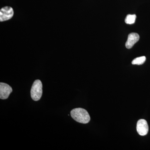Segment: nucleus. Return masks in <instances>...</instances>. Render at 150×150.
I'll return each mask as SVG.
<instances>
[{
  "label": "nucleus",
  "mask_w": 150,
  "mask_h": 150,
  "mask_svg": "<svg viewBox=\"0 0 150 150\" xmlns=\"http://www.w3.org/2000/svg\"><path fill=\"white\" fill-rule=\"evenodd\" d=\"M137 130L138 134L142 136H145L149 131L147 122L144 119H140L137 123Z\"/></svg>",
  "instance_id": "nucleus-5"
},
{
  "label": "nucleus",
  "mask_w": 150,
  "mask_h": 150,
  "mask_svg": "<svg viewBox=\"0 0 150 150\" xmlns=\"http://www.w3.org/2000/svg\"><path fill=\"white\" fill-rule=\"evenodd\" d=\"M136 18L137 16L136 15H128L125 18V23L128 24H134L136 21Z\"/></svg>",
  "instance_id": "nucleus-7"
},
{
  "label": "nucleus",
  "mask_w": 150,
  "mask_h": 150,
  "mask_svg": "<svg viewBox=\"0 0 150 150\" xmlns=\"http://www.w3.org/2000/svg\"><path fill=\"white\" fill-rule=\"evenodd\" d=\"M146 60L145 56H141L136 58L132 62V64L133 65H140L143 64Z\"/></svg>",
  "instance_id": "nucleus-8"
},
{
  "label": "nucleus",
  "mask_w": 150,
  "mask_h": 150,
  "mask_svg": "<svg viewBox=\"0 0 150 150\" xmlns=\"http://www.w3.org/2000/svg\"><path fill=\"white\" fill-rule=\"evenodd\" d=\"M14 11L12 8L9 6L3 7L0 10V21H6L13 16Z\"/></svg>",
  "instance_id": "nucleus-3"
},
{
  "label": "nucleus",
  "mask_w": 150,
  "mask_h": 150,
  "mask_svg": "<svg viewBox=\"0 0 150 150\" xmlns=\"http://www.w3.org/2000/svg\"><path fill=\"white\" fill-rule=\"evenodd\" d=\"M13 91L12 88L7 84L1 82L0 83V98L6 99Z\"/></svg>",
  "instance_id": "nucleus-4"
},
{
  "label": "nucleus",
  "mask_w": 150,
  "mask_h": 150,
  "mask_svg": "<svg viewBox=\"0 0 150 150\" xmlns=\"http://www.w3.org/2000/svg\"><path fill=\"white\" fill-rule=\"evenodd\" d=\"M72 118L79 123L86 124L91 120L90 116L86 110L82 108H76L71 111Z\"/></svg>",
  "instance_id": "nucleus-1"
},
{
  "label": "nucleus",
  "mask_w": 150,
  "mask_h": 150,
  "mask_svg": "<svg viewBox=\"0 0 150 150\" xmlns=\"http://www.w3.org/2000/svg\"><path fill=\"white\" fill-rule=\"evenodd\" d=\"M139 35L138 33H132L129 34L126 43V48L128 49L132 48L134 44L139 41Z\"/></svg>",
  "instance_id": "nucleus-6"
},
{
  "label": "nucleus",
  "mask_w": 150,
  "mask_h": 150,
  "mask_svg": "<svg viewBox=\"0 0 150 150\" xmlns=\"http://www.w3.org/2000/svg\"><path fill=\"white\" fill-rule=\"evenodd\" d=\"M42 87V82L39 80H36L33 84L30 95L31 98L34 101H38L41 98L43 93Z\"/></svg>",
  "instance_id": "nucleus-2"
}]
</instances>
